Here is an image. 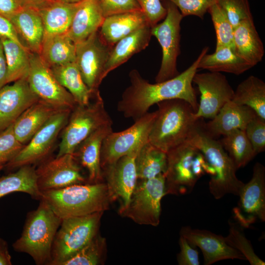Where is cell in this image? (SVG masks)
Segmentation results:
<instances>
[{
    "label": "cell",
    "instance_id": "48",
    "mask_svg": "<svg viewBox=\"0 0 265 265\" xmlns=\"http://www.w3.org/2000/svg\"><path fill=\"white\" fill-rule=\"evenodd\" d=\"M0 37L9 38L28 50L23 45L12 23L8 19L1 15H0Z\"/></svg>",
    "mask_w": 265,
    "mask_h": 265
},
{
    "label": "cell",
    "instance_id": "23",
    "mask_svg": "<svg viewBox=\"0 0 265 265\" xmlns=\"http://www.w3.org/2000/svg\"><path fill=\"white\" fill-rule=\"evenodd\" d=\"M23 45L32 53H39L44 35L41 18L36 8L23 7L7 18Z\"/></svg>",
    "mask_w": 265,
    "mask_h": 265
},
{
    "label": "cell",
    "instance_id": "17",
    "mask_svg": "<svg viewBox=\"0 0 265 265\" xmlns=\"http://www.w3.org/2000/svg\"><path fill=\"white\" fill-rule=\"evenodd\" d=\"M36 174L41 192L87 182L74 154H65L43 162L36 169Z\"/></svg>",
    "mask_w": 265,
    "mask_h": 265
},
{
    "label": "cell",
    "instance_id": "12",
    "mask_svg": "<svg viewBox=\"0 0 265 265\" xmlns=\"http://www.w3.org/2000/svg\"><path fill=\"white\" fill-rule=\"evenodd\" d=\"M72 110L63 109L53 115L5 167L8 170L32 165L45 159L67 124Z\"/></svg>",
    "mask_w": 265,
    "mask_h": 265
},
{
    "label": "cell",
    "instance_id": "51",
    "mask_svg": "<svg viewBox=\"0 0 265 265\" xmlns=\"http://www.w3.org/2000/svg\"><path fill=\"white\" fill-rule=\"evenodd\" d=\"M52 0H19L23 7H31L38 9Z\"/></svg>",
    "mask_w": 265,
    "mask_h": 265
},
{
    "label": "cell",
    "instance_id": "15",
    "mask_svg": "<svg viewBox=\"0 0 265 265\" xmlns=\"http://www.w3.org/2000/svg\"><path fill=\"white\" fill-rule=\"evenodd\" d=\"M112 47L106 43L99 31L76 44L75 62L89 88L98 90L103 80V72Z\"/></svg>",
    "mask_w": 265,
    "mask_h": 265
},
{
    "label": "cell",
    "instance_id": "52",
    "mask_svg": "<svg viewBox=\"0 0 265 265\" xmlns=\"http://www.w3.org/2000/svg\"><path fill=\"white\" fill-rule=\"evenodd\" d=\"M11 257L8 248L0 252V265H11Z\"/></svg>",
    "mask_w": 265,
    "mask_h": 265
},
{
    "label": "cell",
    "instance_id": "3",
    "mask_svg": "<svg viewBox=\"0 0 265 265\" xmlns=\"http://www.w3.org/2000/svg\"><path fill=\"white\" fill-rule=\"evenodd\" d=\"M40 200L62 219L104 212L111 202L106 185L102 182L42 191Z\"/></svg>",
    "mask_w": 265,
    "mask_h": 265
},
{
    "label": "cell",
    "instance_id": "24",
    "mask_svg": "<svg viewBox=\"0 0 265 265\" xmlns=\"http://www.w3.org/2000/svg\"><path fill=\"white\" fill-rule=\"evenodd\" d=\"M104 19L99 0H82L78 2L67 34L75 44L80 42L98 31Z\"/></svg>",
    "mask_w": 265,
    "mask_h": 265
},
{
    "label": "cell",
    "instance_id": "45",
    "mask_svg": "<svg viewBox=\"0 0 265 265\" xmlns=\"http://www.w3.org/2000/svg\"><path fill=\"white\" fill-rule=\"evenodd\" d=\"M151 27L163 20L167 14L160 0H135Z\"/></svg>",
    "mask_w": 265,
    "mask_h": 265
},
{
    "label": "cell",
    "instance_id": "43",
    "mask_svg": "<svg viewBox=\"0 0 265 265\" xmlns=\"http://www.w3.org/2000/svg\"><path fill=\"white\" fill-rule=\"evenodd\" d=\"M173 3L183 17L195 16L203 19L209 8L218 0H160Z\"/></svg>",
    "mask_w": 265,
    "mask_h": 265
},
{
    "label": "cell",
    "instance_id": "18",
    "mask_svg": "<svg viewBox=\"0 0 265 265\" xmlns=\"http://www.w3.org/2000/svg\"><path fill=\"white\" fill-rule=\"evenodd\" d=\"M138 151L121 157L102 170L110 201L120 200L119 209L127 206L136 185L135 159Z\"/></svg>",
    "mask_w": 265,
    "mask_h": 265
},
{
    "label": "cell",
    "instance_id": "35",
    "mask_svg": "<svg viewBox=\"0 0 265 265\" xmlns=\"http://www.w3.org/2000/svg\"><path fill=\"white\" fill-rule=\"evenodd\" d=\"M135 162L138 179H151L165 173L167 153L148 141L138 152Z\"/></svg>",
    "mask_w": 265,
    "mask_h": 265
},
{
    "label": "cell",
    "instance_id": "8",
    "mask_svg": "<svg viewBox=\"0 0 265 265\" xmlns=\"http://www.w3.org/2000/svg\"><path fill=\"white\" fill-rule=\"evenodd\" d=\"M103 212L62 219L53 242L50 265H61L87 244L97 234Z\"/></svg>",
    "mask_w": 265,
    "mask_h": 265
},
{
    "label": "cell",
    "instance_id": "22",
    "mask_svg": "<svg viewBox=\"0 0 265 265\" xmlns=\"http://www.w3.org/2000/svg\"><path fill=\"white\" fill-rule=\"evenodd\" d=\"M112 124H109L94 132L78 146L74 153L77 160L86 169L89 183L102 182L101 147L105 137L112 131Z\"/></svg>",
    "mask_w": 265,
    "mask_h": 265
},
{
    "label": "cell",
    "instance_id": "50",
    "mask_svg": "<svg viewBox=\"0 0 265 265\" xmlns=\"http://www.w3.org/2000/svg\"><path fill=\"white\" fill-rule=\"evenodd\" d=\"M7 66L3 50V44L0 38V89L7 84Z\"/></svg>",
    "mask_w": 265,
    "mask_h": 265
},
{
    "label": "cell",
    "instance_id": "1",
    "mask_svg": "<svg viewBox=\"0 0 265 265\" xmlns=\"http://www.w3.org/2000/svg\"><path fill=\"white\" fill-rule=\"evenodd\" d=\"M204 47L196 59L181 73L169 80L153 84L143 79L137 70L129 73L130 85L124 91L117 104V109L126 118L134 121L145 114L154 104L168 100L182 99L188 103L195 113L199 103L194 88L193 79L203 54L209 51Z\"/></svg>",
    "mask_w": 265,
    "mask_h": 265
},
{
    "label": "cell",
    "instance_id": "14",
    "mask_svg": "<svg viewBox=\"0 0 265 265\" xmlns=\"http://www.w3.org/2000/svg\"><path fill=\"white\" fill-rule=\"evenodd\" d=\"M238 205L233 210L234 217L242 228H248L257 220L265 221V167L254 165L251 180L243 185Z\"/></svg>",
    "mask_w": 265,
    "mask_h": 265
},
{
    "label": "cell",
    "instance_id": "46",
    "mask_svg": "<svg viewBox=\"0 0 265 265\" xmlns=\"http://www.w3.org/2000/svg\"><path fill=\"white\" fill-rule=\"evenodd\" d=\"M105 17L122 13L141 10L135 0H99Z\"/></svg>",
    "mask_w": 265,
    "mask_h": 265
},
{
    "label": "cell",
    "instance_id": "25",
    "mask_svg": "<svg viewBox=\"0 0 265 265\" xmlns=\"http://www.w3.org/2000/svg\"><path fill=\"white\" fill-rule=\"evenodd\" d=\"M151 26L146 25L118 41L112 48L103 72V78L149 45Z\"/></svg>",
    "mask_w": 265,
    "mask_h": 265
},
{
    "label": "cell",
    "instance_id": "30",
    "mask_svg": "<svg viewBox=\"0 0 265 265\" xmlns=\"http://www.w3.org/2000/svg\"><path fill=\"white\" fill-rule=\"evenodd\" d=\"M208 52L202 55L198 65V69L239 75L253 67L232 47H222L216 49L211 54H208Z\"/></svg>",
    "mask_w": 265,
    "mask_h": 265
},
{
    "label": "cell",
    "instance_id": "41",
    "mask_svg": "<svg viewBox=\"0 0 265 265\" xmlns=\"http://www.w3.org/2000/svg\"><path fill=\"white\" fill-rule=\"evenodd\" d=\"M217 3L234 28L243 21L253 19L248 0H218Z\"/></svg>",
    "mask_w": 265,
    "mask_h": 265
},
{
    "label": "cell",
    "instance_id": "21",
    "mask_svg": "<svg viewBox=\"0 0 265 265\" xmlns=\"http://www.w3.org/2000/svg\"><path fill=\"white\" fill-rule=\"evenodd\" d=\"M256 115L249 107L238 105L231 100L223 106L211 121L204 122L203 128L209 136L216 139L235 130H245L247 124Z\"/></svg>",
    "mask_w": 265,
    "mask_h": 265
},
{
    "label": "cell",
    "instance_id": "54",
    "mask_svg": "<svg viewBox=\"0 0 265 265\" xmlns=\"http://www.w3.org/2000/svg\"><path fill=\"white\" fill-rule=\"evenodd\" d=\"M64 2L68 3H78L82 0H61Z\"/></svg>",
    "mask_w": 265,
    "mask_h": 265
},
{
    "label": "cell",
    "instance_id": "4",
    "mask_svg": "<svg viewBox=\"0 0 265 265\" xmlns=\"http://www.w3.org/2000/svg\"><path fill=\"white\" fill-rule=\"evenodd\" d=\"M62 219L40 200L38 207L28 212L20 237L13 244L17 252L28 254L36 265H50L52 250Z\"/></svg>",
    "mask_w": 265,
    "mask_h": 265
},
{
    "label": "cell",
    "instance_id": "32",
    "mask_svg": "<svg viewBox=\"0 0 265 265\" xmlns=\"http://www.w3.org/2000/svg\"><path fill=\"white\" fill-rule=\"evenodd\" d=\"M57 80L72 95L77 104L86 105L100 94L84 82L75 62L51 68Z\"/></svg>",
    "mask_w": 265,
    "mask_h": 265
},
{
    "label": "cell",
    "instance_id": "5",
    "mask_svg": "<svg viewBox=\"0 0 265 265\" xmlns=\"http://www.w3.org/2000/svg\"><path fill=\"white\" fill-rule=\"evenodd\" d=\"M167 166L164 174L166 194H184L192 191L198 180L214 171L203 153L188 142L167 153Z\"/></svg>",
    "mask_w": 265,
    "mask_h": 265
},
{
    "label": "cell",
    "instance_id": "29",
    "mask_svg": "<svg viewBox=\"0 0 265 265\" xmlns=\"http://www.w3.org/2000/svg\"><path fill=\"white\" fill-rule=\"evenodd\" d=\"M78 3H68L61 0H52L36 9L41 18L44 34L67 33L76 11Z\"/></svg>",
    "mask_w": 265,
    "mask_h": 265
},
{
    "label": "cell",
    "instance_id": "37",
    "mask_svg": "<svg viewBox=\"0 0 265 265\" xmlns=\"http://www.w3.org/2000/svg\"><path fill=\"white\" fill-rule=\"evenodd\" d=\"M219 141L237 169L244 167L256 156L244 130H234Z\"/></svg>",
    "mask_w": 265,
    "mask_h": 265
},
{
    "label": "cell",
    "instance_id": "19",
    "mask_svg": "<svg viewBox=\"0 0 265 265\" xmlns=\"http://www.w3.org/2000/svg\"><path fill=\"white\" fill-rule=\"evenodd\" d=\"M27 78L0 89V132L13 124L27 108L39 100L30 89Z\"/></svg>",
    "mask_w": 265,
    "mask_h": 265
},
{
    "label": "cell",
    "instance_id": "28",
    "mask_svg": "<svg viewBox=\"0 0 265 265\" xmlns=\"http://www.w3.org/2000/svg\"><path fill=\"white\" fill-rule=\"evenodd\" d=\"M233 41L236 53L252 67L262 60L264 47L253 19L243 21L234 28Z\"/></svg>",
    "mask_w": 265,
    "mask_h": 265
},
{
    "label": "cell",
    "instance_id": "42",
    "mask_svg": "<svg viewBox=\"0 0 265 265\" xmlns=\"http://www.w3.org/2000/svg\"><path fill=\"white\" fill-rule=\"evenodd\" d=\"M25 145L16 138L13 124L0 132V165H5L12 160Z\"/></svg>",
    "mask_w": 265,
    "mask_h": 265
},
{
    "label": "cell",
    "instance_id": "11",
    "mask_svg": "<svg viewBox=\"0 0 265 265\" xmlns=\"http://www.w3.org/2000/svg\"><path fill=\"white\" fill-rule=\"evenodd\" d=\"M157 114V110L147 112L127 129L109 133L101 151L102 170L121 157L138 151L148 141V137Z\"/></svg>",
    "mask_w": 265,
    "mask_h": 265
},
{
    "label": "cell",
    "instance_id": "20",
    "mask_svg": "<svg viewBox=\"0 0 265 265\" xmlns=\"http://www.w3.org/2000/svg\"><path fill=\"white\" fill-rule=\"evenodd\" d=\"M180 235L186 238L191 246L198 247L201 250L205 265L226 259L246 260L240 252L227 243L221 235L189 226L182 228Z\"/></svg>",
    "mask_w": 265,
    "mask_h": 265
},
{
    "label": "cell",
    "instance_id": "16",
    "mask_svg": "<svg viewBox=\"0 0 265 265\" xmlns=\"http://www.w3.org/2000/svg\"><path fill=\"white\" fill-rule=\"evenodd\" d=\"M193 82L201 94L198 108L194 114L197 118L212 119L233 98L235 91L221 72L196 73Z\"/></svg>",
    "mask_w": 265,
    "mask_h": 265
},
{
    "label": "cell",
    "instance_id": "33",
    "mask_svg": "<svg viewBox=\"0 0 265 265\" xmlns=\"http://www.w3.org/2000/svg\"><path fill=\"white\" fill-rule=\"evenodd\" d=\"M16 192L26 193L34 199L40 200L41 192L37 186L36 168L33 166H23L15 172L0 178V198Z\"/></svg>",
    "mask_w": 265,
    "mask_h": 265
},
{
    "label": "cell",
    "instance_id": "47",
    "mask_svg": "<svg viewBox=\"0 0 265 265\" xmlns=\"http://www.w3.org/2000/svg\"><path fill=\"white\" fill-rule=\"evenodd\" d=\"M180 251L177 255L180 265H199L198 252L191 246L186 238L180 235L179 238Z\"/></svg>",
    "mask_w": 265,
    "mask_h": 265
},
{
    "label": "cell",
    "instance_id": "26",
    "mask_svg": "<svg viewBox=\"0 0 265 265\" xmlns=\"http://www.w3.org/2000/svg\"><path fill=\"white\" fill-rule=\"evenodd\" d=\"M146 25L149 24L142 11H134L105 17L98 31L104 41L112 47L120 40Z\"/></svg>",
    "mask_w": 265,
    "mask_h": 265
},
{
    "label": "cell",
    "instance_id": "40",
    "mask_svg": "<svg viewBox=\"0 0 265 265\" xmlns=\"http://www.w3.org/2000/svg\"><path fill=\"white\" fill-rule=\"evenodd\" d=\"M229 224V234L224 237L227 243L240 252L251 265H265V262L255 254L251 242L239 225L230 221Z\"/></svg>",
    "mask_w": 265,
    "mask_h": 265
},
{
    "label": "cell",
    "instance_id": "44",
    "mask_svg": "<svg viewBox=\"0 0 265 265\" xmlns=\"http://www.w3.org/2000/svg\"><path fill=\"white\" fill-rule=\"evenodd\" d=\"M256 156L265 149V120L258 115L247 125L244 130Z\"/></svg>",
    "mask_w": 265,
    "mask_h": 265
},
{
    "label": "cell",
    "instance_id": "31",
    "mask_svg": "<svg viewBox=\"0 0 265 265\" xmlns=\"http://www.w3.org/2000/svg\"><path fill=\"white\" fill-rule=\"evenodd\" d=\"M38 54L50 68L75 62L76 44L67 33L44 34Z\"/></svg>",
    "mask_w": 265,
    "mask_h": 265
},
{
    "label": "cell",
    "instance_id": "55",
    "mask_svg": "<svg viewBox=\"0 0 265 265\" xmlns=\"http://www.w3.org/2000/svg\"><path fill=\"white\" fill-rule=\"evenodd\" d=\"M4 168V165H0V172Z\"/></svg>",
    "mask_w": 265,
    "mask_h": 265
},
{
    "label": "cell",
    "instance_id": "6",
    "mask_svg": "<svg viewBox=\"0 0 265 265\" xmlns=\"http://www.w3.org/2000/svg\"><path fill=\"white\" fill-rule=\"evenodd\" d=\"M203 123L187 142L203 153L214 171V175L209 182L210 191L216 199L227 194L238 196L244 184L237 178V169L220 141L209 136L203 130Z\"/></svg>",
    "mask_w": 265,
    "mask_h": 265
},
{
    "label": "cell",
    "instance_id": "49",
    "mask_svg": "<svg viewBox=\"0 0 265 265\" xmlns=\"http://www.w3.org/2000/svg\"><path fill=\"white\" fill-rule=\"evenodd\" d=\"M22 7L19 0H0V15L7 19Z\"/></svg>",
    "mask_w": 265,
    "mask_h": 265
},
{
    "label": "cell",
    "instance_id": "2",
    "mask_svg": "<svg viewBox=\"0 0 265 265\" xmlns=\"http://www.w3.org/2000/svg\"><path fill=\"white\" fill-rule=\"evenodd\" d=\"M157 104V114L148 142L167 153L187 142L203 120L195 116L190 105L184 100H168Z\"/></svg>",
    "mask_w": 265,
    "mask_h": 265
},
{
    "label": "cell",
    "instance_id": "27",
    "mask_svg": "<svg viewBox=\"0 0 265 265\" xmlns=\"http://www.w3.org/2000/svg\"><path fill=\"white\" fill-rule=\"evenodd\" d=\"M60 110L39 100L27 108L13 124L15 136L25 145L53 115Z\"/></svg>",
    "mask_w": 265,
    "mask_h": 265
},
{
    "label": "cell",
    "instance_id": "34",
    "mask_svg": "<svg viewBox=\"0 0 265 265\" xmlns=\"http://www.w3.org/2000/svg\"><path fill=\"white\" fill-rule=\"evenodd\" d=\"M232 101L249 107L265 120V83L259 78L250 76L241 82L235 91Z\"/></svg>",
    "mask_w": 265,
    "mask_h": 265
},
{
    "label": "cell",
    "instance_id": "13",
    "mask_svg": "<svg viewBox=\"0 0 265 265\" xmlns=\"http://www.w3.org/2000/svg\"><path fill=\"white\" fill-rule=\"evenodd\" d=\"M30 67L27 81L40 101L60 109L72 110L77 105L70 92L56 79L51 68L36 53H29Z\"/></svg>",
    "mask_w": 265,
    "mask_h": 265
},
{
    "label": "cell",
    "instance_id": "38",
    "mask_svg": "<svg viewBox=\"0 0 265 265\" xmlns=\"http://www.w3.org/2000/svg\"><path fill=\"white\" fill-rule=\"evenodd\" d=\"M106 248V239L98 234L83 247L61 265L101 264Z\"/></svg>",
    "mask_w": 265,
    "mask_h": 265
},
{
    "label": "cell",
    "instance_id": "39",
    "mask_svg": "<svg viewBox=\"0 0 265 265\" xmlns=\"http://www.w3.org/2000/svg\"><path fill=\"white\" fill-rule=\"evenodd\" d=\"M208 12L211 15L215 32V49L222 47H230L234 49V28L224 11L216 2L209 8Z\"/></svg>",
    "mask_w": 265,
    "mask_h": 265
},
{
    "label": "cell",
    "instance_id": "53",
    "mask_svg": "<svg viewBox=\"0 0 265 265\" xmlns=\"http://www.w3.org/2000/svg\"><path fill=\"white\" fill-rule=\"evenodd\" d=\"M8 248L6 241L3 239L0 238V252Z\"/></svg>",
    "mask_w": 265,
    "mask_h": 265
},
{
    "label": "cell",
    "instance_id": "10",
    "mask_svg": "<svg viewBox=\"0 0 265 265\" xmlns=\"http://www.w3.org/2000/svg\"><path fill=\"white\" fill-rule=\"evenodd\" d=\"M167 10L163 21L151 27L152 35L158 40L162 50V59L156 76V82L172 79L179 74L177 59L180 54L181 23L184 18L172 2L164 1Z\"/></svg>",
    "mask_w": 265,
    "mask_h": 265
},
{
    "label": "cell",
    "instance_id": "36",
    "mask_svg": "<svg viewBox=\"0 0 265 265\" xmlns=\"http://www.w3.org/2000/svg\"><path fill=\"white\" fill-rule=\"evenodd\" d=\"M0 38L7 62V83L27 77L30 67V52L9 38Z\"/></svg>",
    "mask_w": 265,
    "mask_h": 265
},
{
    "label": "cell",
    "instance_id": "9",
    "mask_svg": "<svg viewBox=\"0 0 265 265\" xmlns=\"http://www.w3.org/2000/svg\"><path fill=\"white\" fill-rule=\"evenodd\" d=\"M140 180L127 206L119 209V212L137 224L157 226L160 221L161 200L166 195L164 174Z\"/></svg>",
    "mask_w": 265,
    "mask_h": 265
},
{
    "label": "cell",
    "instance_id": "7",
    "mask_svg": "<svg viewBox=\"0 0 265 265\" xmlns=\"http://www.w3.org/2000/svg\"><path fill=\"white\" fill-rule=\"evenodd\" d=\"M109 124L113 123L100 94L87 105L77 104L62 131L56 157L74 154L78 146L91 133Z\"/></svg>",
    "mask_w": 265,
    "mask_h": 265
}]
</instances>
